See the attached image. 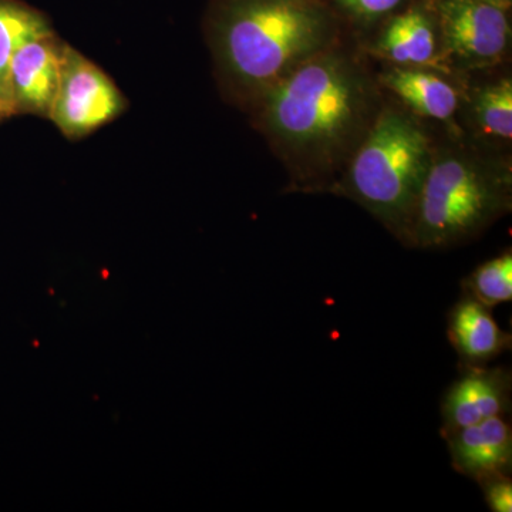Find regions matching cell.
<instances>
[{"label": "cell", "mask_w": 512, "mask_h": 512, "mask_svg": "<svg viewBox=\"0 0 512 512\" xmlns=\"http://www.w3.org/2000/svg\"><path fill=\"white\" fill-rule=\"evenodd\" d=\"M279 150L315 175L333 167L366 123L369 90L346 57L322 52L256 100Z\"/></svg>", "instance_id": "cell-1"}, {"label": "cell", "mask_w": 512, "mask_h": 512, "mask_svg": "<svg viewBox=\"0 0 512 512\" xmlns=\"http://www.w3.org/2000/svg\"><path fill=\"white\" fill-rule=\"evenodd\" d=\"M328 42V19L315 0H220L212 12L222 80L249 103L325 52Z\"/></svg>", "instance_id": "cell-2"}, {"label": "cell", "mask_w": 512, "mask_h": 512, "mask_svg": "<svg viewBox=\"0 0 512 512\" xmlns=\"http://www.w3.org/2000/svg\"><path fill=\"white\" fill-rule=\"evenodd\" d=\"M431 161L423 128L399 111H383L357 148L342 190L409 245Z\"/></svg>", "instance_id": "cell-3"}, {"label": "cell", "mask_w": 512, "mask_h": 512, "mask_svg": "<svg viewBox=\"0 0 512 512\" xmlns=\"http://www.w3.org/2000/svg\"><path fill=\"white\" fill-rule=\"evenodd\" d=\"M510 210V177L503 171L464 154L433 157L409 245L440 249L463 244Z\"/></svg>", "instance_id": "cell-4"}, {"label": "cell", "mask_w": 512, "mask_h": 512, "mask_svg": "<svg viewBox=\"0 0 512 512\" xmlns=\"http://www.w3.org/2000/svg\"><path fill=\"white\" fill-rule=\"evenodd\" d=\"M127 109L109 74L64 43L62 73L49 119L64 137L80 140L107 126Z\"/></svg>", "instance_id": "cell-5"}, {"label": "cell", "mask_w": 512, "mask_h": 512, "mask_svg": "<svg viewBox=\"0 0 512 512\" xmlns=\"http://www.w3.org/2000/svg\"><path fill=\"white\" fill-rule=\"evenodd\" d=\"M444 45L451 55L470 64L498 62L510 40L504 8L484 0H440Z\"/></svg>", "instance_id": "cell-6"}, {"label": "cell", "mask_w": 512, "mask_h": 512, "mask_svg": "<svg viewBox=\"0 0 512 512\" xmlns=\"http://www.w3.org/2000/svg\"><path fill=\"white\" fill-rule=\"evenodd\" d=\"M510 367L460 366V377L441 400V437L511 412Z\"/></svg>", "instance_id": "cell-7"}, {"label": "cell", "mask_w": 512, "mask_h": 512, "mask_svg": "<svg viewBox=\"0 0 512 512\" xmlns=\"http://www.w3.org/2000/svg\"><path fill=\"white\" fill-rule=\"evenodd\" d=\"M63 47L55 30L20 46L9 74L16 114L49 117L62 73Z\"/></svg>", "instance_id": "cell-8"}, {"label": "cell", "mask_w": 512, "mask_h": 512, "mask_svg": "<svg viewBox=\"0 0 512 512\" xmlns=\"http://www.w3.org/2000/svg\"><path fill=\"white\" fill-rule=\"evenodd\" d=\"M443 439L458 474L474 481L493 474H511L512 429L504 416L453 431Z\"/></svg>", "instance_id": "cell-9"}, {"label": "cell", "mask_w": 512, "mask_h": 512, "mask_svg": "<svg viewBox=\"0 0 512 512\" xmlns=\"http://www.w3.org/2000/svg\"><path fill=\"white\" fill-rule=\"evenodd\" d=\"M491 312L493 309L464 293L448 312L447 339L460 366H485L511 350V333L498 326Z\"/></svg>", "instance_id": "cell-10"}, {"label": "cell", "mask_w": 512, "mask_h": 512, "mask_svg": "<svg viewBox=\"0 0 512 512\" xmlns=\"http://www.w3.org/2000/svg\"><path fill=\"white\" fill-rule=\"evenodd\" d=\"M53 32L49 19L19 0H0V104L12 117L16 114L10 92V64L29 40Z\"/></svg>", "instance_id": "cell-11"}, {"label": "cell", "mask_w": 512, "mask_h": 512, "mask_svg": "<svg viewBox=\"0 0 512 512\" xmlns=\"http://www.w3.org/2000/svg\"><path fill=\"white\" fill-rule=\"evenodd\" d=\"M383 84L423 116L450 120L458 107L456 89L437 74L416 67H393L383 76Z\"/></svg>", "instance_id": "cell-12"}, {"label": "cell", "mask_w": 512, "mask_h": 512, "mask_svg": "<svg viewBox=\"0 0 512 512\" xmlns=\"http://www.w3.org/2000/svg\"><path fill=\"white\" fill-rule=\"evenodd\" d=\"M379 50L400 66H427L436 57V33L420 10H410L392 20L380 39Z\"/></svg>", "instance_id": "cell-13"}, {"label": "cell", "mask_w": 512, "mask_h": 512, "mask_svg": "<svg viewBox=\"0 0 512 512\" xmlns=\"http://www.w3.org/2000/svg\"><path fill=\"white\" fill-rule=\"evenodd\" d=\"M464 295L471 296L487 308L512 301V255L511 251L477 266L461 282Z\"/></svg>", "instance_id": "cell-14"}, {"label": "cell", "mask_w": 512, "mask_h": 512, "mask_svg": "<svg viewBox=\"0 0 512 512\" xmlns=\"http://www.w3.org/2000/svg\"><path fill=\"white\" fill-rule=\"evenodd\" d=\"M478 126L490 136L511 140L512 84L510 79L490 84L478 92L474 103Z\"/></svg>", "instance_id": "cell-15"}, {"label": "cell", "mask_w": 512, "mask_h": 512, "mask_svg": "<svg viewBox=\"0 0 512 512\" xmlns=\"http://www.w3.org/2000/svg\"><path fill=\"white\" fill-rule=\"evenodd\" d=\"M483 490L485 504L493 512L512 511L511 474H493L477 481Z\"/></svg>", "instance_id": "cell-16"}, {"label": "cell", "mask_w": 512, "mask_h": 512, "mask_svg": "<svg viewBox=\"0 0 512 512\" xmlns=\"http://www.w3.org/2000/svg\"><path fill=\"white\" fill-rule=\"evenodd\" d=\"M359 18L375 19L396 8L400 0H339Z\"/></svg>", "instance_id": "cell-17"}, {"label": "cell", "mask_w": 512, "mask_h": 512, "mask_svg": "<svg viewBox=\"0 0 512 512\" xmlns=\"http://www.w3.org/2000/svg\"><path fill=\"white\" fill-rule=\"evenodd\" d=\"M484 2L493 3V5L500 6V8H504L505 3H510V0H484Z\"/></svg>", "instance_id": "cell-18"}, {"label": "cell", "mask_w": 512, "mask_h": 512, "mask_svg": "<svg viewBox=\"0 0 512 512\" xmlns=\"http://www.w3.org/2000/svg\"><path fill=\"white\" fill-rule=\"evenodd\" d=\"M3 119H8V114L5 113L2 104H0V121H2Z\"/></svg>", "instance_id": "cell-19"}]
</instances>
